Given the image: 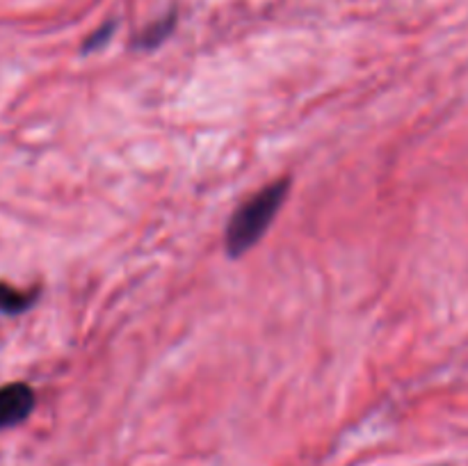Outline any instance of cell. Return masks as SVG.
Returning <instances> with one entry per match:
<instances>
[{"instance_id": "4", "label": "cell", "mask_w": 468, "mask_h": 466, "mask_svg": "<svg viewBox=\"0 0 468 466\" xmlns=\"http://www.w3.org/2000/svg\"><path fill=\"white\" fill-rule=\"evenodd\" d=\"M174 26H176V16H174V14L151 23V26H146L144 30L140 32V37L135 39V46L137 48H146V50L155 48V46H160L169 35H172Z\"/></svg>"}, {"instance_id": "1", "label": "cell", "mask_w": 468, "mask_h": 466, "mask_svg": "<svg viewBox=\"0 0 468 466\" xmlns=\"http://www.w3.org/2000/svg\"><path fill=\"white\" fill-rule=\"evenodd\" d=\"M291 192V181L288 178H279V181L270 183L263 190L256 192L254 196L245 201L240 208L233 213L229 219L227 236H224V247L231 259L247 254L251 247L261 242L270 224L274 222L277 213L282 210L283 201L288 199Z\"/></svg>"}, {"instance_id": "5", "label": "cell", "mask_w": 468, "mask_h": 466, "mask_svg": "<svg viewBox=\"0 0 468 466\" xmlns=\"http://www.w3.org/2000/svg\"><path fill=\"white\" fill-rule=\"evenodd\" d=\"M112 32H114V23H112V21L105 23V26H101L99 30H96L94 35H91L90 39L85 41V50H96V48H101V46H103L105 41H108L110 37H112Z\"/></svg>"}, {"instance_id": "2", "label": "cell", "mask_w": 468, "mask_h": 466, "mask_svg": "<svg viewBox=\"0 0 468 466\" xmlns=\"http://www.w3.org/2000/svg\"><path fill=\"white\" fill-rule=\"evenodd\" d=\"M35 405V391L26 382H12L0 387V429L21 425L32 414Z\"/></svg>"}, {"instance_id": "3", "label": "cell", "mask_w": 468, "mask_h": 466, "mask_svg": "<svg viewBox=\"0 0 468 466\" xmlns=\"http://www.w3.org/2000/svg\"><path fill=\"white\" fill-rule=\"evenodd\" d=\"M37 302V291H18V288L0 283V313L21 315Z\"/></svg>"}]
</instances>
